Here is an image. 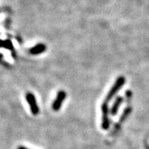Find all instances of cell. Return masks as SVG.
I'll list each match as a JSON object with an SVG mask.
<instances>
[{
  "instance_id": "cell-1",
  "label": "cell",
  "mask_w": 149,
  "mask_h": 149,
  "mask_svg": "<svg viewBox=\"0 0 149 149\" xmlns=\"http://www.w3.org/2000/svg\"><path fill=\"white\" fill-rule=\"evenodd\" d=\"M125 81L126 80H125V79H124L123 77H120V78L116 80V83L113 84V86L112 87V88L110 89V91H109V93H108L107 96L106 97V102L110 101L112 98H113V97L119 91V90L122 87H123V85L124 84V83H125Z\"/></svg>"
},
{
  "instance_id": "cell-2",
  "label": "cell",
  "mask_w": 149,
  "mask_h": 149,
  "mask_svg": "<svg viewBox=\"0 0 149 149\" xmlns=\"http://www.w3.org/2000/svg\"><path fill=\"white\" fill-rule=\"evenodd\" d=\"M26 99H27V101L29 104L32 114L33 115H37L38 113H39V107L37 106V100H36L34 95L31 93H28L27 95H26Z\"/></svg>"
},
{
  "instance_id": "cell-3",
  "label": "cell",
  "mask_w": 149,
  "mask_h": 149,
  "mask_svg": "<svg viewBox=\"0 0 149 149\" xmlns=\"http://www.w3.org/2000/svg\"><path fill=\"white\" fill-rule=\"evenodd\" d=\"M101 109H102V124H101V126L104 130H107L110 126V121H109V117H108V106L107 102H104L102 104V107H101Z\"/></svg>"
},
{
  "instance_id": "cell-4",
  "label": "cell",
  "mask_w": 149,
  "mask_h": 149,
  "mask_svg": "<svg viewBox=\"0 0 149 149\" xmlns=\"http://www.w3.org/2000/svg\"><path fill=\"white\" fill-rule=\"evenodd\" d=\"M65 96H66V94H65V91H60L57 94V96L56 97L55 101L53 103V105H52V107H53V110L57 111L60 109L62 104H63V101L65 100Z\"/></svg>"
},
{
  "instance_id": "cell-5",
  "label": "cell",
  "mask_w": 149,
  "mask_h": 149,
  "mask_svg": "<svg viewBox=\"0 0 149 149\" xmlns=\"http://www.w3.org/2000/svg\"><path fill=\"white\" fill-rule=\"evenodd\" d=\"M46 50V46L43 43H40V44H37V46H34L33 48L31 49L30 52L33 55H37V54H40V53H43Z\"/></svg>"
},
{
  "instance_id": "cell-6",
  "label": "cell",
  "mask_w": 149,
  "mask_h": 149,
  "mask_svg": "<svg viewBox=\"0 0 149 149\" xmlns=\"http://www.w3.org/2000/svg\"><path fill=\"white\" fill-rule=\"evenodd\" d=\"M123 99L122 97H120L116 98V100H115V102H114L113 104V107H112L111 109L112 115H113L114 116V115H116V114L117 113L118 109H119L120 106L121 105L122 103H123Z\"/></svg>"
},
{
  "instance_id": "cell-7",
  "label": "cell",
  "mask_w": 149,
  "mask_h": 149,
  "mask_svg": "<svg viewBox=\"0 0 149 149\" xmlns=\"http://www.w3.org/2000/svg\"><path fill=\"white\" fill-rule=\"evenodd\" d=\"M18 149H28V148H27L22 147V146H20V147L18 148Z\"/></svg>"
}]
</instances>
